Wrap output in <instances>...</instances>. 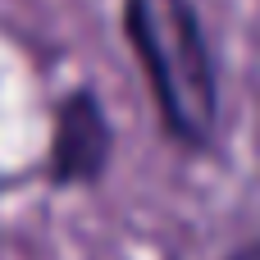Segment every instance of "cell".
Masks as SVG:
<instances>
[{
	"instance_id": "7a4b0ae2",
	"label": "cell",
	"mask_w": 260,
	"mask_h": 260,
	"mask_svg": "<svg viewBox=\"0 0 260 260\" xmlns=\"http://www.w3.org/2000/svg\"><path fill=\"white\" fill-rule=\"evenodd\" d=\"M114 119L91 82L69 87L50 110V142H46V183L59 192L101 187L114 165Z\"/></svg>"
},
{
	"instance_id": "6da1fadb",
	"label": "cell",
	"mask_w": 260,
	"mask_h": 260,
	"mask_svg": "<svg viewBox=\"0 0 260 260\" xmlns=\"http://www.w3.org/2000/svg\"><path fill=\"white\" fill-rule=\"evenodd\" d=\"M119 27L165 137L187 155H210L224 128V78L197 0H123Z\"/></svg>"
},
{
	"instance_id": "3957f363",
	"label": "cell",
	"mask_w": 260,
	"mask_h": 260,
	"mask_svg": "<svg viewBox=\"0 0 260 260\" xmlns=\"http://www.w3.org/2000/svg\"><path fill=\"white\" fill-rule=\"evenodd\" d=\"M224 260H260V238H251V242H242V247H233Z\"/></svg>"
}]
</instances>
